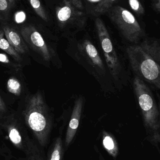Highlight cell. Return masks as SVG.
<instances>
[{
    "instance_id": "9c48e42d",
    "label": "cell",
    "mask_w": 160,
    "mask_h": 160,
    "mask_svg": "<svg viewBox=\"0 0 160 160\" xmlns=\"http://www.w3.org/2000/svg\"><path fill=\"white\" fill-rule=\"evenodd\" d=\"M3 31L7 40L18 53L24 54L28 52V48L22 38L15 29L5 26L3 27Z\"/></svg>"
},
{
    "instance_id": "ba28073f",
    "label": "cell",
    "mask_w": 160,
    "mask_h": 160,
    "mask_svg": "<svg viewBox=\"0 0 160 160\" xmlns=\"http://www.w3.org/2000/svg\"><path fill=\"white\" fill-rule=\"evenodd\" d=\"M83 105V99L82 97L78 98L74 103V108L69 125L68 128L66 137V145L69 146L75 136L79 127Z\"/></svg>"
},
{
    "instance_id": "30bf717a",
    "label": "cell",
    "mask_w": 160,
    "mask_h": 160,
    "mask_svg": "<svg viewBox=\"0 0 160 160\" xmlns=\"http://www.w3.org/2000/svg\"><path fill=\"white\" fill-rule=\"evenodd\" d=\"M71 0H65L64 4L58 8L56 16L58 21L61 23H65L74 15V8L72 7Z\"/></svg>"
},
{
    "instance_id": "d6986e66",
    "label": "cell",
    "mask_w": 160,
    "mask_h": 160,
    "mask_svg": "<svg viewBox=\"0 0 160 160\" xmlns=\"http://www.w3.org/2000/svg\"><path fill=\"white\" fill-rule=\"evenodd\" d=\"M26 15L23 11H19L15 15V21L18 23H22L25 20Z\"/></svg>"
},
{
    "instance_id": "ffe728a7",
    "label": "cell",
    "mask_w": 160,
    "mask_h": 160,
    "mask_svg": "<svg viewBox=\"0 0 160 160\" xmlns=\"http://www.w3.org/2000/svg\"><path fill=\"white\" fill-rule=\"evenodd\" d=\"M0 62L8 65H11L12 64L9 58L6 54L3 53H0Z\"/></svg>"
},
{
    "instance_id": "8992f818",
    "label": "cell",
    "mask_w": 160,
    "mask_h": 160,
    "mask_svg": "<svg viewBox=\"0 0 160 160\" xmlns=\"http://www.w3.org/2000/svg\"><path fill=\"white\" fill-rule=\"evenodd\" d=\"M78 53L82 63L85 64V68L89 69L97 79L101 80L107 77V71L103 60L98 51L93 43L88 39L78 43Z\"/></svg>"
},
{
    "instance_id": "ac0fdd59",
    "label": "cell",
    "mask_w": 160,
    "mask_h": 160,
    "mask_svg": "<svg viewBox=\"0 0 160 160\" xmlns=\"http://www.w3.org/2000/svg\"><path fill=\"white\" fill-rule=\"evenodd\" d=\"M130 6L134 11L139 14H143L144 9L139 0H128Z\"/></svg>"
},
{
    "instance_id": "e0dca14e",
    "label": "cell",
    "mask_w": 160,
    "mask_h": 160,
    "mask_svg": "<svg viewBox=\"0 0 160 160\" xmlns=\"http://www.w3.org/2000/svg\"><path fill=\"white\" fill-rule=\"evenodd\" d=\"M61 155H62V145H61L60 139H58L56 141L50 160H60Z\"/></svg>"
},
{
    "instance_id": "8fae6325",
    "label": "cell",
    "mask_w": 160,
    "mask_h": 160,
    "mask_svg": "<svg viewBox=\"0 0 160 160\" xmlns=\"http://www.w3.org/2000/svg\"><path fill=\"white\" fill-rule=\"evenodd\" d=\"M4 31L0 30V49L12 56L17 62H21V58L19 54L15 50L8 41L4 38Z\"/></svg>"
},
{
    "instance_id": "277c9868",
    "label": "cell",
    "mask_w": 160,
    "mask_h": 160,
    "mask_svg": "<svg viewBox=\"0 0 160 160\" xmlns=\"http://www.w3.org/2000/svg\"><path fill=\"white\" fill-rule=\"evenodd\" d=\"M133 84L145 124L148 128L157 129L159 127L160 112L152 92L144 81L137 76Z\"/></svg>"
},
{
    "instance_id": "44dd1931",
    "label": "cell",
    "mask_w": 160,
    "mask_h": 160,
    "mask_svg": "<svg viewBox=\"0 0 160 160\" xmlns=\"http://www.w3.org/2000/svg\"><path fill=\"white\" fill-rule=\"evenodd\" d=\"M8 3L7 0H0V10L5 11L8 9Z\"/></svg>"
},
{
    "instance_id": "7c38bea8",
    "label": "cell",
    "mask_w": 160,
    "mask_h": 160,
    "mask_svg": "<svg viewBox=\"0 0 160 160\" xmlns=\"http://www.w3.org/2000/svg\"><path fill=\"white\" fill-rule=\"evenodd\" d=\"M8 133L9 139L16 146L21 148L22 146V138L18 129L15 125L10 124L8 126Z\"/></svg>"
},
{
    "instance_id": "4fadbf2b",
    "label": "cell",
    "mask_w": 160,
    "mask_h": 160,
    "mask_svg": "<svg viewBox=\"0 0 160 160\" xmlns=\"http://www.w3.org/2000/svg\"><path fill=\"white\" fill-rule=\"evenodd\" d=\"M103 144L108 152L113 157H115L118 152V148L113 138L108 133H105L103 136Z\"/></svg>"
},
{
    "instance_id": "7a4b0ae2",
    "label": "cell",
    "mask_w": 160,
    "mask_h": 160,
    "mask_svg": "<svg viewBox=\"0 0 160 160\" xmlns=\"http://www.w3.org/2000/svg\"><path fill=\"white\" fill-rule=\"evenodd\" d=\"M27 126L33 131L41 145H44L50 128L48 107L39 93L30 97L23 112Z\"/></svg>"
},
{
    "instance_id": "3957f363",
    "label": "cell",
    "mask_w": 160,
    "mask_h": 160,
    "mask_svg": "<svg viewBox=\"0 0 160 160\" xmlns=\"http://www.w3.org/2000/svg\"><path fill=\"white\" fill-rule=\"evenodd\" d=\"M95 26L101 48L108 70L115 82L124 81L125 68L121 59L114 46L108 30L100 18L95 20Z\"/></svg>"
},
{
    "instance_id": "6da1fadb",
    "label": "cell",
    "mask_w": 160,
    "mask_h": 160,
    "mask_svg": "<svg viewBox=\"0 0 160 160\" xmlns=\"http://www.w3.org/2000/svg\"><path fill=\"white\" fill-rule=\"evenodd\" d=\"M126 52L131 66L137 77L160 88V47L156 39H145L129 46Z\"/></svg>"
},
{
    "instance_id": "cb8c5ba5",
    "label": "cell",
    "mask_w": 160,
    "mask_h": 160,
    "mask_svg": "<svg viewBox=\"0 0 160 160\" xmlns=\"http://www.w3.org/2000/svg\"><path fill=\"white\" fill-rule=\"evenodd\" d=\"M87 1L92 2H100L101 0H87Z\"/></svg>"
},
{
    "instance_id": "5bb4252c",
    "label": "cell",
    "mask_w": 160,
    "mask_h": 160,
    "mask_svg": "<svg viewBox=\"0 0 160 160\" xmlns=\"http://www.w3.org/2000/svg\"><path fill=\"white\" fill-rule=\"evenodd\" d=\"M7 87L10 93L17 96L20 95L22 91L21 85L19 81L16 78H10L8 81Z\"/></svg>"
},
{
    "instance_id": "7402d4cb",
    "label": "cell",
    "mask_w": 160,
    "mask_h": 160,
    "mask_svg": "<svg viewBox=\"0 0 160 160\" xmlns=\"http://www.w3.org/2000/svg\"><path fill=\"white\" fill-rule=\"evenodd\" d=\"M71 3L75 7L82 9L83 8L82 3L81 0H71Z\"/></svg>"
},
{
    "instance_id": "9a60e30c",
    "label": "cell",
    "mask_w": 160,
    "mask_h": 160,
    "mask_svg": "<svg viewBox=\"0 0 160 160\" xmlns=\"http://www.w3.org/2000/svg\"><path fill=\"white\" fill-rule=\"evenodd\" d=\"M116 0H101L95 7L94 12L96 14H102L108 11Z\"/></svg>"
},
{
    "instance_id": "d4e9b609",
    "label": "cell",
    "mask_w": 160,
    "mask_h": 160,
    "mask_svg": "<svg viewBox=\"0 0 160 160\" xmlns=\"http://www.w3.org/2000/svg\"><path fill=\"white\" fill-rule=\"evenodd\" d=\"M9 1L10 2H13V0H9Z\"/></svg>"
},
{
    "instance_id": "5b68a950",
    "label": "cell",
    "mask_w": 160,
    "mask_h": 160,
    "mask_svg": "<svg viewBox=\"0 0 160 160\" xmlns=\"http://www.w3.org/2000/svg\"><path fill=\"white\" fill-rule=\"evenodd\" d=\"M108 11L111 19L123 36L130 42L138 43L143 36V32L132 13L120 6L112 7Z\"/></svg>"
},
{
    "instance_id": "52a82bcc",
    "label": "cell",
    "mask_w": 160,
    "mask_h": 160,
    "mask_svg": "<svg viewBox=\"0 0 160 160\" xmlns=\"http://www.w3.org/2000/svg\"><path fill=\"white\" fill-rule=\"evenodd\" d=\"M21 34L24 40L30 47L37 52L45 61H49L51 52L43 37L34 26H24L21 30Z\"/></svg>"
},
{
    "instance_id": "2e32d148",
    "label": "cell",
    "mask_w": 160,
    "mask_h": 160,
    "mask_svg": "<svg viewBox=\"0 0 160 160\" xmlns=\"http://www.w3.org/2000/svg\"><path fill=\"white\" fill-rule=\"evenodd\" d=\"M28 1L30 2V4L37 15H38V16H39L42 19L47 21L48 20V17L39 0H28Z\"/></svg>"
},
{
    "instance_id": "603a6c76",
    "label": "cell",
    "mask_w": 160,
    "mask_h": 160,
    "mask_svg": "<svg viewBox=\"0 0 160 160\" xmlns=\"http://www.w3.org/2000/svg\"><path fill=\"white\" fill-rule=\"evenodd\" d=\"M6 111L5 104L0 96V113H3Z\"/></svg>"
}]
</instances>
